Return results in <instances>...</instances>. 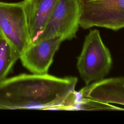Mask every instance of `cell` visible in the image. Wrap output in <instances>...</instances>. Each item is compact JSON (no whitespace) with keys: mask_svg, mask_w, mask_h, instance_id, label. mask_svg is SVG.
I'll list each match as a JSON object with an SVG mask.
<instances>
[{"mask_svg":"<svg viewBox=\"0 0 124 124\" xmlns=\"http://www.w3.org/2000/svg\"><path fill=\"white\" fill-rule=\"evenodd\" d=\"M0 35H1V33H0Z\"/></svg>","mask_w":124,"mask_h":124,"instance_id":"cell-10","label":"cell"},{"mask_svg":"<svg viewBox=\"0 0 124 124\" xmlns=\"http://www.w3.org/2000/svg\"><path fill=\"white\" fill-rule=\"evenodd\" d=\"M31 44L38 42L58 0H23Z\"/></svg>","mask_w":124,"mask_h":124,"instance_id":"cell-8","label":"cell"},{"mask_svg":"<svg viewBox=\"0 0 124 124\" xmlns=\"http://www.w3.org/2000/svg\"><path fill=\"white\" fill-rule=\"evenodd\" d=\"M112 58L104 44L99 31L91 30L86 35L77 67L82 79L88 85L100 80L108 74L112 66Z\"/></svg>","mask_w":124,"mask_h":124,"instance_id":"cell-2","label":"cell"},{"mask_svg":"<svg viewBox=\"0 0 124 124\" xmlns=\"http://www.w3.org/2000/svg\"><path fill=\"white\" fill-rule=\"evenodd\" d=\"M80 93L85 101L104 105H124V77L103 78L86 85Z\"/></svg>","mask_w":124,"mask_h":124,"instance_id":"cell-7","label":"cell"},{"mask_svg":"<svg viewBox=\"0 0 124 124\" xmlns=\"http://www.w3.org/2000/svg\"><path fill=\"white\" fill-rule=\"evenodd\" d=\"M20 54L1 35L0 37V81L11 71Z\"/></svg>","mask_w":124,"mask_h":124,"instance_id":"cell-9","label":"cell"},{"mask_svg":"<svg viewBox=\"0 0 124 124\" xmlns=\"http://www.w3.org/2000/svg\"><path fill=\"white\" fill-rule=\"evenodd\" d=\"M80 16L78 0H58L38 42L56 36L63 41L75 38Z\"/></svg>","mask_w":124,"mask_h":124,"instance_id":"cell-5","label":"cell"},{"mask_svg":"<svg viewBox=\"0 0 124 124\" xmlns=\"http://www.w3.org/2000/svg\"><path fill=\"white\" fill-rule=\"evenodd\" d=\"M0 32L20 54L31 44L23 0L17 2L0 1Z\"/></svg>","mask_w":124,"mask_h":124,"instance_id":"cell-4","label":"cell"},{"mask_svg":"<svg viewBox=\"0 0 124 124\" xmlns=\"http://www.w3.org/2000/svg\"><path fill=\"white\" fill-rule=\"evenodd\" d=\"M62 41L61 37L56 36L30 44L20 54L22 65L32 74L47 73Z\"/></svg>","mask_w":124,"mask_h":124,"instance_id":"cell-6","label":"cell"},{"mask_svg":"<svg viewBox=\"0 0 124 124\" xmlns=\"http://www.w3.org/2000/svg\"><path fill=\"white\" fill-rule=\"evenodd\" d=\"M78 78L47 73L22 74L0 81V109L56 110L75 108Z\"/></svg>","mask_w":124,"mask_h":124,"instance_id":"cell-1","label":"cell"},{"mask_svg":"<svg viewBox=\"0 0 124 124\" xmlns=\"http://www.w3.org/2000/svg\"><path fill=\"white\" fill-rule=\"evenodd\" d=\"M79 26L98 27L118 31L124 28V0H78Z\"/></svg>","mask_w":124,"mask_h":124,"instance_id":"cell-3","label":"cell"}]
</instances>
